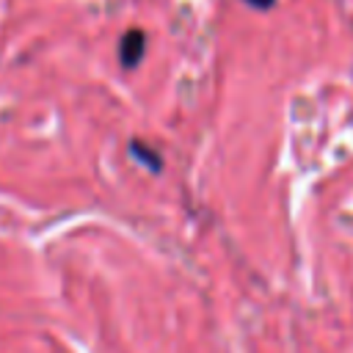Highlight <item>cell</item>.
Wrapping results in <instances>:
<instances>
[{
    "label": "cell",
    "instance_id": "3957f363",
    "mask_svg": "<svg viewBox=\"0 0 353 353\" xmlns=\"http://www.w3.org/2000/svg\"><path fill=\"white\" fill-rule=\"evenodd\" d=\"M248 6H254V8H259V11H265V8H270L276 0H245Z\"/></svg>",
    "mask_w": 353,
    "mask_h": 353
},
{
    "label": "cell",
    "instance_id": "6da1fadb",
    "mask_svg": "<svg viewBox=\"0 0 353 353\" xmlns=\"http://www.w3.org/2000/svg\"><path fill=\"white\" fill-rule=\"evenodd\" d=\"M143 52H146V33L138 30V28L127 30L121 36V41H119V61H121V66L124 69L138 66L141 58H143Z\"/></svg>",
    "mask_w": 353,
    "mask_h": 353
},
{
    "label": "cell",
    "instance_id": "7a4b0ae2",
    "mask_svg": "<svg viewBox=\"0 0 353 353\" xmlns=\"http://www.w3.org/2000/svg\"><path fill=\"white\" fill-rule=\"evenodd\" d=\"M130 152L146 165V168H152V171H160V165H163V160H160V154L154 152V149H146L143 146V141H130Z\"/></svg>",
    "mask_w": 353,
    "mask_h": 353
}]
</instances>
